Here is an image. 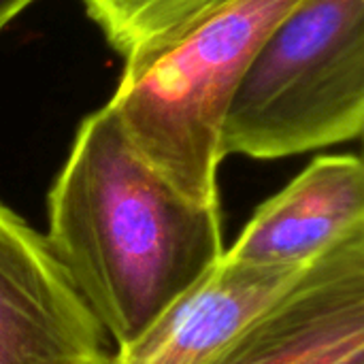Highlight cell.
Returning a JSON list of instances; mask_svg holds the SVG:
<instances>
[{
	"label": "cell",
	"instance_id": "6da1fadb",
	"mask_svg": "<svg viewBox=\"0 0 364 364\" xmlns=\"http://www.w3.org/2000/svg\"><path fill=\"white\" fill-rule=\"evenodd\" d=\"M45 239L117 350L226 252L220 207L177 194L132 149L109 105L77 128L47 196Z\"/></svg>",
	"mask_w": 364,
	"mask_h": 364
},
{
	"label": "cell",
	"instance_id": "7a4b0ae2",
	"mask_svg": "<svg viewBox=\"0 0 364 364\" xmlns=\"http://www.w3.org/2000/svg\"><path fill=\"white\" fill-rule=\"evenodd\" d=\"M301 0H232L107 102L132 149L186 200L218 205L230 100L271 30Z\"/></svg>",
	"mask_w": 364,
	"mask_h": 364
},
{
	"label": "cell",
	"instance_id": "3957f363",
	"mask_svg": "<svg viewBox=\"0 0 364 364\" xmlns=\"http://www.w3.org/2000/svg\"><path fill=\"white\" fill-rule=\"evenodd\" d=\"M364 128V0H301L264 38L224 119L222 151L288 158Z\"/></svg>",
	"mask_w": 364,
	"mask_h": 364
},
{
	"label": "cell",
	"instance_id": "277c9868",
	"mask_svg": "<svg viewBox=\"0 0 364 364\" xmlns=\"http://www.w3.org/2000/svg\"><path fill=\"white\" fill-rule=\"evenodd\" d=\"M207 364H364V228L314 258Z\"/></svg>",
	"mask_w": 364,
	"mask_h": 364
},
{
	"label": "cell",
	"instance_id": "5b68a950",
	"mask_svg": "<svg viewBox=\"0 0 364 364\" xmlns=\"http://www.w3.org/2000/svg\"><path fill=\"white\" fill-rule=\"evenodd\" d=\"M0 364H115L45 235L0 200Z\"/></svg>",
	"mask_w": 364,
	"mask_h": 364
},
{
	"label": "cell",
	"instance_id": "8992f818",
	"mask_svg": "<svg viewBox=\"0 0 364 364\" xmlns=\"http://www.w3.org/2000/svg\"><path fill=\"white\" fill-rule=\"evenodd\" d=\"M358 228H364L363 160L320 156L256 209L224 256L260 267H305Z\"/></svg>",
	"mask_w": 364,
	"mask_h": 364
},
{
	"label": "cell",
	"instance_id": "52a82bcc",
	"mask_svg": "<svg viewBox=\"0 0 364 364\" xmlns=\"http://www.w3.org/2000/svg\"><path fill=\"white\" fill-rule=\"evenodd\" d=\"M305 267H260L222 256L136 341L115 352V364H207Z\"/></svg>",
	"mask_w": 364,
	"mask_h": 364
},
{
	"label": "cell",
	"instance_id": "ba28073f",
	"mask_svg": "<svg viewBox=\"0 0 364 364\" xmlns=\"http://www.w3.org/2000/svg\"><path fill=\"white\" fill-rule=\"evenodd\" d=\"M87 17L124 58L119 81L143 75L200 21L232 0H81Z\"/></svg>",
	"mask_w": 364,
	"mask_h": 364
},
{
	"label": "cell",
	"instance_id": "9c48e42d",
	"mask_svg": "<svg viewBox=\"0 0 364 364\" xmlns=\"http://www.w3.org/2000/svg\"><path fill=\"white\" fill-rule=\"evenodd\" d=\"M34 0H0V32L19 15L23 13Z\"/></svg>",
	"mask_w": 364,
	"mask_h": 364
}]
</instances>
